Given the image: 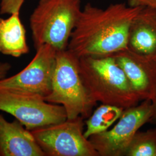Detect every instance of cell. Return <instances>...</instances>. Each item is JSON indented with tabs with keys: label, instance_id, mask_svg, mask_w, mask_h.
Returning a JSON list of instances; mask_svg holds the SVG:
<instances>
[{
	"label": "cell",
	"instance_id": "3",
	"mask_svg": "<svg viewBox=\"0 0 156 156\" xmlns=\"http://www.w3.org/2000/svg\"><path fill=\"white\" fill-rule=\"evenodd\" d=\"M81 3L82 0H39L30 18L35 48L48 44L57 51L67 49Z\"/></svg>",
	"mask_w": 156,
	"mask_h": 156
},
{
	"label": "cell",
	"instance_id": "16",
	"mask_svg": "<svg viewBox=\"0 0 156 156\" xmlns=\"http://www.w3.org/2000/svg\"><path fill=\"white\" fill-rule=\"evenodd\" d=\"M131 6L150 7L156 10V0H127Z\"/></svg>",
	"mask_w": 156,
	"mask_h": 156
},
{
	"label": "cell",
	"instance_id": "15",
	"mask_svg": "<svg viewBox=\"0 0 156 156\" xmlns=\"http://www.w3.org/2000/svg\"><path fill=\"white\" fill-rule=\"evenodd\" d=\"M25 0H0V13L11 15L20 12Z\"/></svg>",
	"mask_w": 156,
	"mask_h": 156
},
{
	"label": "cell",
	"instance_id": "13",
	"mask_svg": "<svg viewBox=\"0 0 156 156\" xmlns=\"http://www.w3.org/2000/svg\"><path fill=\"white\" fill-rule=\"evenodd\" d=\"M124 110L118 106L102 104L86 120L84 136L89 139L93 135L108 130L121 117Z\"/></svg>",
	"mask_w": 156,
	"mask_h": 156
},
{
	"label": "cell",
	"instance_id": "18",
	"mask_svg": "<svg viewBox=\"0 0 156 156\" xmlns=\"http://www.w3.org/2000/svg\"><path fill=\"white\" fill-rule=\"evenodd\" d=\"M151 116L150 122L156 124V89L155 94L151 101Z\"/></svg>",
	"mask_w": 156,
	"mask_h": 156
},
{
	"label": "cell",
	"instance_id": "10",
	"mask_svg": "<svg viewBox=\"0 0 156 156\" xmlns=\"http://www.w3.org/2000/svg\"><path fill=\"white\" fill-rule=\"evenodd\" d=\"M0 156H45L31 131L17 119L6 120L0 113Z\"/></svg>",
	"mask_w": 156,
	"mask_h": 156
},
{
	"label": "cell",
	"instance_id": "8",
	"mask_svg": "<svg viewBox=\"0 0 156 156\" xmlns=\"http://www.w3.org/2000/svg\"><path fill=\"white\" fill-rule=\"evenodd\" d=\"M33 59L20 73L0 80V90L45 97L51 89L57 50L45 44L37 48Z\"/></svg>",
	"mask_w": 156,
	"mask_h": 156
},
{
	"label": "cell",
	"instance_id": "4",
	"mask_svg": "<svg viewBox=\"0 0 156 156\" xmlns=\"http://www.w3.org/2000/svg\"><path fill=\"white\" fill-rule=\"evenodd\" d=\"M45 100L63 106L68 119L89 117L96 104L82 81L79 58L67 49L57 51L51 89Z\"/></svg>",
	"mask_w": 156,
	"mask_h": 156
},
{
	"label": "cell",
	"instance_id": "12",
	"mask_svg": "<svg viewBox=\"0 0 156 156\" xmlns=\"http://www.w3.org/2000/svg\"><path fill=\"white\" fill-rule=\"evenodd\" d=\"M19 14L16 12L6 19L0 18V53L16 58L27 54L30 50Z\"/></svg>",
	"mask_w": 156,
	"mask_h": 156
},
{
	"label": "cell",
	"instance_id": "14",
	"mask_svg": "<svg viewBox=\"0 0 156 156\" xmlns=\"http://www.w3.org/2000/svg\"><path fill=\"white\" fill-rule=\"evenodd\" d=\"M126 156H156V128L138 131L125 154Z\"/></svg>",
	"mask_w": 156,
	"mask_h": 156
},
{
	"label": "cell",
	"instance_id": "6",
	"mask_svg": "<svg viewBox=\"0 0 156 156\" xmlns=\"http://www.w3.org/2000/svg\"><path fill=\"white\" fill-rule=\"evenodd\" d=\"M0 111L9 113L30 131L61 123L67 119L61 105L36 95L0 90Z\"/></svg>",
	"mask_w": 156,
	"mask_h": 156
},
{
	"label": "cell",
	"instance_id": "7",
	"mask_svg": "<svg viewBox=\"0 0 156 156\" xmlns=\"http://www.w3.org/2000/svg\"><path fill=\"white\" fill-rule=\"evenodd\" d=\"M151 116V101L124 109L115 126L89 140L99 156H125L135 135L140 127L149 122Z\"/></svg>",
	"mask_w": 156,
	"mask_h": 156
},
{
	"label": "cell",
	"instance_id": "17",
	"mask_svg": "<svg viewBox=\"0 0 156 156\" xmlns=\"http://www.w3.org/2000/svg\"><path fill=\"white\" fill-rule=\"evenodd\" d=\"M11 65L8 62H0V80L5 78L6 75L10 71Z\"/></svg>",
	"mask_w": 156,
	"mask_h": 156
},
{
	"label": "cell",
	"instance_id": "9",
	"mask_svg": "<svg viewBox=\"0 0 156 156\" xmlns=\"http://www.w3.org/2000/svg\"><path fill=\"white\" fill-rule=\"evenodd\" d=\"M112 55L140 100H151L156 89V55H140L128 48Z\"/></svg>",
	"mask_w": 156,
	"mask_h": 156
},
{
	"label": "cell",
	"instance_id": "5",
	"mask_svg": "<svg viewBox=\"0 0 156 156\" xmlns=\"http://www.w3.org/2000/svg\"><path fill=\"white\" fill-rule=\"evenodd\" d=\"M83 119H67L31 133L45 156H99L89 140L84 135Z\"/></svg>",
	"mask_w": 156,
	"mask_h": 156
},
{
	"label": "cell",
	"instance_id": "2",
	"mask_svg": "<svg viewBox=\"0 0 156 156\" xmlns=\"http://www.w3.org/2000/svg\"><path fill=\"white\" fill-rule=\"evenodd\" d=\"M79 68L84 85L95 103L126 109L141 101L112 55L79 58Z\"/></svg>",
	"mask_w": 156,
	"mask_h": 156
},
{
	"label": "cell",
	"instance_id": "1",
	"mask_svg": "<svg viewBox=\"0 0 156 156\" xmlns=\"http://www.w3.org/2000/svg\"><path fill=\"white\" fill-rule=\"evenodd\" d=\"M142 8L115 3L101 8L86 4L78 17L67 49L80 58L111 55L127 48L131 23Z\"/></svg>",
	"mask_w": 156,
	"mask_h": 156
},
{
	"label": "cell",
	"instance_id": "11",
	"mask_svg": "<svg viewBox=\"0 0 156 156\" xmlns=\"http://www.w3.org/2000/svg\"><path fill=\"white\" fill-rule=\"evenodd\" d=\"M128 48L140 55H156V10L143 6L135 17L129 29Z\"/></svg>",
	"mask_w": 156,
	"mask_h": 156
}]
</instances>
